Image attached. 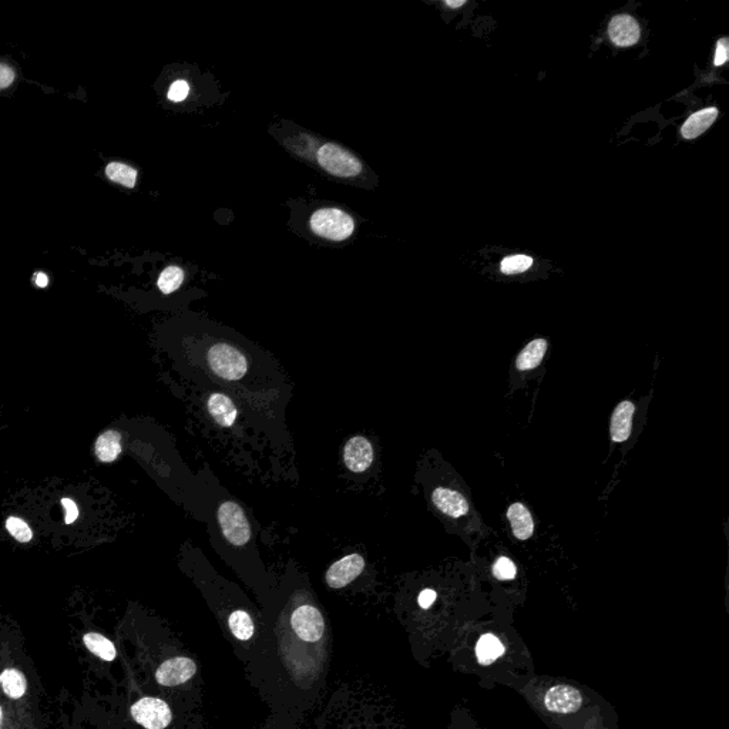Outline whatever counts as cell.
Wrapping results in <instances>:
<instances>
[{
  "instance_id": "obj_7",
  "label": "cell",
  "mask_w": 729,
  "mask_h": 729,
  "mask_svg": "<svg viewBox=\"0 0 729 729\" xmlns=\"http://www.w3.org/2000/svg\"><path fill=\"white\" fill-rule=\"evenodd\" d=\"M364 568V560L359 554L345 555L335 562L325 574L326 584L332 588H342L352 583Z\"/></svg>"
},
{
  "instance_id": "obj_23",
  "label": "cell",
  "mask_w": 729,
  "mask_h": 729,
  "mask_svg": "<svg viewBox=\"0 0 729 729\" xmlns=\"http://www.w3.org/2000/svg\"><path fill=\"white\" fill-rule=\"evenodd\" d=\"M228 625H229V629H231L233 634L241 641H248L249 638H253V636H254L253 618L249 617L248 612H245L242 610H237V611H234L231 614V616H229Z\"/></svg>"
},
{
  "instance_id": "obj_6",
  "label": "cell",
  "mask_w": 729,
  "mask_h": 729,
  "mask_svg": "<svg viewBox=\"0 0 729 729\" xmlns=\"http://www.w3.org/2000/svg\"><path fill=\"white\" fill-rule=\"evenodd\" d=\"M291 624L297 636L308 643L319 641L325 631V623L321 611L308 604L301 605L294 611Z\"/></svg>"
},
{
  "instance_id": "obj_30",
  "label": "cell",
  "mask_w": 729,
  "mask_h": 729,
  "mask_svg": "<svg viewBox=\"0 0 729 729\" xmlns=\"http://www.w3.org/2000/svg\"><path fill=\"white\" fill-rule=\"evenodd\" d=\"M62 506L65 507V511H66L65 520H66L67 524L73 523L76 519H78V517H79V507H78V505H76L71 500V498H63Z\"/></svg>"
},
{
  "instance_id": "obj_15",
  "label": "cell",
  "mask_w": 729,
  "mask_h": 729,
  "mask_svg": "<svg viewBox=\"0 0 729 729\" xmlns=\"http://www.w3.org/2000/svg\"><path fill=\"white\" fill-rule=\"evenodd\" d=\"M208 412L218 425L225 428H231L237 420L234 402L224 393H213L208 397Z\"/></svg>"
},
{
  "instance_id": "obj_1",
  "label": "cell",
  "mask_w": 729,
  "mask_h": 729,
  "mask_svg": "<svg viewBox=\"0 0 729 729\" xmlns=\"http://www.w3.org/2000/svg\"><path fill=\"white\" fill-rule=\"evenodd\" d=\"M310 227L312 233L323 240L343 241L355 231L354 218L339 208H319L311 216Z\"/></svg>"
},
{
  "instance_id": "obj_35",
  "label": "cell",
  "mask_w": 729,
  "mask_h": 729,
  "mask_svg": "<svg viewBox=\"0 0 729 729\" xmlns=\"http://www.w3.org/2000/svg\"><path fill=\"white\" fill-rule=\"evenodd\" d=\"M0 719H2V709H0Z\"/></svg>"
},
{
  "instance_id": "obj_19",
  "label": "cell",
  "mask_w": 729,
  "mask_h": 729,
  "mask_svg": "<svg viewBox=\"0 0 729 729\" xmlns=\"http://www.w3.org/2000/svg\"><path fill=\"white\" fill-rule=\"evenodd\" d=\"M83 641L91 654L104 661H113L117 656V649L114 647V644L104 636L97 634V632H87L83 637Z\"/></svg>"
},
{
  "instance_id": "obj_17",
  "label": "cell",
  "mask_w": 729,
  "mask_h": 729,
  "mask_svg": "<svg viewBox=\"0 0 729 729\" xmlns=\"http://www.w3.org/2000/svg\"><path fill=\"white\" fill-rule=\"evenodd\" d=\"M548 343L543 338H537L527 343L516 358V368L519 371H530L539 367L547 352Z\"/></svg>"
},
{
  "instance_id": "obj_34",
  "label": "cell",
  "mask_w": 729,
  "mask_h": 729,
  "mask_svg": "<svg viewBox=\"0 0 729 729\" xmlns=\"http://www.w3.org/2000/svg\"><path fill=\"white\" fill-rule=\"evenodd\" d=\"M445 5L449 8H462L466 5V0H446Z\"/></svg>"
},
{
  "instance_id": "obj_11",
  "label": "cell",
  "mask_w": 729,
  "mask_h": 729,
  "mask_svg": "<svg viewBox=\"0 0 729 729\" xmlns=\"http://www.w3.org/2000/svg\"><path fill=\"white\" fill-rule=\"evenodd\" d=\"M343 460L347 467L354 473L368 470L373 462V448L369 440L362 436L352 437L345 445Z\"/></svg>"
},
{
  "instance_id": "obj_12",
  "label": "cell",
  "mask_w": 729,
  "mask_h": 729,
  "mask_svg": "<svg viewBox=\"0 0 729 729\" xmlns=\"http://www.w3.org/2000/svg\"><path fill=\"white\" fill-rule=\"evenodd\" d=\"M432 500L435 506L443 514L457 519L469 511V503L466 497L457 490L448 487H437L432 493Z\"/></svg>"
},
{
  "instance_id": "obj_20",
  "label": "cell",
  "mask_w": 729,
  "mask_h": 729,
  "mask_svg": "<svg viewBox=\"0 0 729 729\" xmlns=\"http://www.w3.org/2000/svg\"><path fill=\"white\" fill-rule=\"evenodd\" d=\"M0 684H2L5 694L12 699L22 698L27 688L25 675L17 669H5L0 674Z\"/></svg>"
},
{
  "instance_id": "obj_33",
  "label": "cell",
  "mask_w": 729,
  "mask_h": 729,
  "mask_svg": "<svg viewBox=\"0 0 729 729\" xmlns=\"http://www.w3.org/2000/svg\"><path fill=\"white\" fill-rule=\"evenodd\" d=\"M34 282H36V285L39 286V288H46L47 284H49V278H47V275L43 274V273H37L36 277H34Z\"/></svg>"
},
{
  "instance_id": "obj_25",
  "label": "cell",
  "mask_w": 729,
  "mask_h": 729,
  "mask_svg": "<svg viewBox=\"0 0 729 729\" xmlns=\"http://www.w3.org/2000/svg\"><path fill=\"white\" fill-rule=\"evenodd\" d=\"M531 265H533V258L529 255H523V254L509 255L503 258L500 264V271L505 275H516V274L526 273L527 270H530Z\"/></svg>"
},
{
  "instance_id": "obj_10",
  "label": "cell",
  "mask_w": 729,
  "mask_h": 729,
  "mask_svg": "<svg viewBox=\"0 0 729 729\" xmlns=\"http://www.w3.org/2000/svg\"><path fill=\"white\" fill-rule=\"evenodd\" d=\"M610 40L618 47H631L638 43L641 32L638 22L629 14H616L608 25Z\"/></svg>"
},
{
  "instance_id": "obj_16",
  "label": "cell",
  "mask_w": 729,
  "mask_h": 729,
  "mask_svg": "<svg viewBox=\"0 0 729 729\" xmlns=\"http://www.w3.org/2000/svg\"><path fill=\"white\" fill-rule=\"evenodd\" d=\"M507 519L510 522V526H511L516 539L524 542V540H529L533 535L534 520L524 505L513 503L507 510Z\"/></svg>"
},
{
  "instance_id": "obj_14",
  "label": "cell",
  "mask_w": 729,
  "mask_h": 729,
  "mask_svg": "<svg viewBox=\"0 0 729 729\" xmlns=\"http://www.w3.org/2000/svg\"><path fill=\"white\" fill-rule=\"evenodd\" d=\"M718 108L717 107H706L702 108L686 119L684 126L681 127V136L685 140H694L704 134L709 127H711L715 120L718 119Z\"/></svg>"
},
{
  "instance_id": "obj_32",
  "label": "cell",
  "mask_w": 729,
  "mask_h": 729,
  "mask_svg": "<svg viewBox=\"0 0 729 729\" xmlns=\"http://www.w3.org/2000/svg\"><path fill=\"white\" fill-rule=\"evenodd\" d=\"M436 600V592L430 588H426L419 594V605L421 608H429Z\"/></svg>"
},
{
  "instance_id": "obj_2",
  "label": "cell",
  "mask_w": 729,
  "mask_h": 729,
  "mask_svg": "<svg viewBox=\"0 0 729 729\" xmlns=\"http://www.w3.org/2000/svg\"><path fill=\"white\" fill-rule=\"evenodd\" d=\"M316 161L323 171L338 178H354L363 170L360 160L336 143L321 146L316 152Z\"/></svg>"
},
{
  "instance_id": "obj_4",
  "label": "cell",
  "mask_w": 729,
  "mask_h": 729,
  "mask_svg": "<svg viewBox=\"0 0 729 729\" xmlns=\"http://www.w3.org/2000/svg\"><path fill=\"white\" fill-rule=\"evenodd\" d=\"M218 523L222 529L225 539L234 546H244L249 542L251 529L246 516L240 505L234 502H224L218 507Z\"/></svg>"
},
{
  "instance_id": "obj_13",
  "label": "cell",
  "mask_w": 729,
  "mask_h": 729,
  "mask_svg": "<svg viewBox=\"0 0 729 729\" xmlns=\"http://www.w3.org/2000/svg\"><path fill=\"white\" fill-rule=\"evenodd\" d=\"M636 406L628 400L621 402V404L612 412L611 416V425H610V433L612 442H625L629 437L632 430V416H634Z\"/></svg>"
},
{
  "instance_id": "obj_9",
  "label": "cell",
  "mask_w": 729,
  "mask_h": 729,
  "mask_svg": "<svg viewBox=\"0 0 729 729\" xmlns=\"http://www.w3.org/2000/svg\"><path fill=\"white\" fill-rule=\"evenodd\" d=\"M196 673L197 665L193 660L177 657L163 662L157 669L156 678L157 682L164 686H176L193 678Z\"/></svg>"
},
{
  "instance_id": "obj_31",
  "label": "cell",
  "mask_w": 729,
  "mask_h": 729,
  "mask_svg": "<svg viewBox=\"0 0 729 729\" xmlns=\"http://www.w3.org/2000/svg\"><path fill=\"white\" fill-rule=\"evenodd\" d=\"M14 80V71L6 66V65H0V89H6L9 87Z\"/></svg>"
},
{
  "instance_id": "obj_5",
  "label": "cell",
  "mask_w": 729,
  "mask_h": 729,
  "mask_svg": "<svg viewBox=\"0 0 729 729\" xmlns=\"http://www.w3.org/2000/svg\"><path fill=\"white\" fill-rule=\"evenodd\" d=\"M131 717L146 729H164L172 715L170 706L159 698H141L131 706Z\"/></svg>"
},
{
  "instance_id": "obj_29",
  "label": "cell",
  "mask_w": 729,
  "mask_h": 729,
  "mask_svg": "<svg viewBox=\"0 0 729 729\" xmlns=\"http://www.w3.org/2000/svg\"><path fill=\"white\" fill-rule=\"evenodd\" d=\"M729 60V40L726 37H722L717 42L715 46V54H714V66L721 67L726 65Z\"/></svg>"
},
{
  "instance_id": "obj_27",
  "label": "cell",
  "mask_w": 729,
  "mask_h": 729,
  "mask_svg": "<svg viewBox=\"0 0 729 729\" xmlns=\"http://www.w3.org/2000/svg\"><path fill=\"white\" fill-rule=\"evenodd\" d=\"M516 566L514 563L507 557H500L493 567L494 577L498 580H513L516 577Z\"/></svg>"
},
{
  "instance_id": "obj_22",
  "label": "cell",
  "mask_w": 729,
  "mask_h": 729,
  "mask_svg": "<svg viewBox=\"0 0 729 729\" xmlns=\"http://www.w3.org/2000/svg\"><path fill=\"white\" fill-rule=\"evenodd\" d=\"M505 652V647L491 634L483 636L477 643L476 654L478 661L482 664H491L494 660H497Z\"/></svg>"
},
{
  "instance_id": "obj_24",
  "label": "cell",
  "mask_w": 729,
  "mask_h": 729,
  "mask_svg": "<svg viewBox=\"0 0 729 729\" xmlns=\"http://www.w3.org/2000/svg\"><path fill=\"white\" fill-rule=\"evenodd\" d=\"M184 277H185V274H184L183 268H180L177 265L167 266L165 270L159 277V281H157L159 290L163 294H165V295L172 294L181 286V284L184 281Z\"/></svg>"
},
{
  "instance_id": "obj_8",
  "label": "cell",
  "mask_w": 729,
  "mask_h": 729,
  "mask_svg": "<svg viewBox=\"0 0 729 729\" xmlns=\"http://www.w3.org/2000/svg\"><path fill=\"white\" fill-rule=\"evenodd\" d=\"M583 704V697L579 689L570 685H555L547 691L544 705L555 714H572L579 711Z\"/></svg>"
},
{
  "instance_id": "obj_3",
  "label": "cell",
  "mask_w": 729,
  "mask_h": 729,
  "mask_svg": "<svg viewBox=\"0 0 729 729\" xmlns=\"http://www.w3.org/2000/svg\"><path fill=\"white\" fill-rule=\"evenodd\" d=\"M207 363L217 376L238 380L246 373V359L228 343H216L207 352Z\"/></svg>"
},
{
  "instance_id": "obj_18",
  "label": "cell",
  "mask_w": 729,
  "mask_h": 729,
  "mask_svg": "<svg viewBox=\"0 0 729 729\" xmlns=\"http://www.w3.org/2000/svg\"><path fill=\"white\" fill-rule=\"evenodd\" d=\"M95 456L99 457L100 462L110 463L114 462L121 453V436L116 430H108L103 433L97 442H95Z\"/></svg>"
},
{
  "instance_id": "obj_28",
  "label": "cell",
  "mask_w": 729,
  "mask_h": 729,
  "mask_svg": "<svg viewBox=\"0 0 729 729\" xmlns=\"http://www.w3.org/2000/svg\"><path fill=\"white\" fill-rule=\"evenodd\" d=\"M188 93H189V84L180 79V80H176L174 83H172L168 89V93H167V97L170 102H174V103H180V102H184L187 97H188Z\"/></svg>"
},
{
  "instance_id": "obj_26",
  "label": "cell",
  "mask_w": 729,
  "mask_h": 729,
  "mask_svg": "<svg viewBox=\"0 0 729 729\" xmlns=\"http://www.w3.org/2000/svg\"><path fill=\"white\" fill-rule=\"evenodd\" d=\"M6 529L14 539L21 543H27L33 537L32 529L27 526L26 522L19 519V517H9L6 522Z\"/></svg>"
},
{
  "instance_id": "obj_21",
  "label": "cell",
  "mask_w": 729,
  "mask_h": 729,
  "mask_svg": "<svg viewBox=\"0 0 729 729\" xmlns=\"http://www.w3.org/2000/svg\"><path fill=\"white\" fill-rule=\"evenodd\" d=\"M106 176L117 184L134 188L137 183V170L124 163L113 161L106 167Z\"/></svg>"
}]
</instances>
